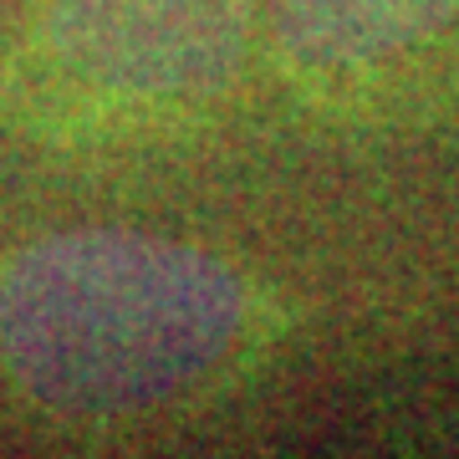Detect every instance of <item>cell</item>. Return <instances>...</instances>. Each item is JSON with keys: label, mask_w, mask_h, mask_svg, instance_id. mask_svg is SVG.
<instances>
[{"label": "cell", "mask_w": 459, "mask_h": 459, "mask_svg": "<svg viewBox=\"0 0 459 459\" xmlns=\"http://www.w3.org/2000/svg\"><path fill=\"white\" fill-rule=\"evenodd\" d=\"M271 332L230 261L138 230H72L0 265V368L66 424H133L214 394Z\"/></svg>", "instance_id": "obj_1"}, {"label": "cell", "mask_w": 459, "mask_h": 459, "mask_svg": "<svg viewBox=\"0 0 459 459\" xmlns=\"http://www.w3.org/2000/svg\"><path fill=\"white\" fill-rule=\"evenodd\" d=\"M250 0H51L26 41V92L82 133H169L230 98Z\"/></svg>", "instance_id": "obj_2"}, {"label": "cell", "mask_w": 459, "mask_h": 459, "mask_svg": "<svg viewBox=\"0 0 459 459\" xmlns=\"http://www.w3.org/2000/svg\"><path fill=\"white\" fill-rule=\"evenodd\" d=\"M459 21V0H271L265 31L281 72L342 92L413 62Z\"/></svg>", "instance_id": "obj_3"}]
</instances>
